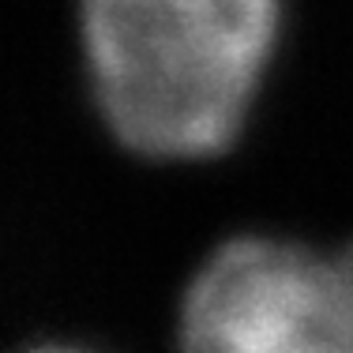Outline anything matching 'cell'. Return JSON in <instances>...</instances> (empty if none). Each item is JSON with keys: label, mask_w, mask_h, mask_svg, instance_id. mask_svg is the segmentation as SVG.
I'll return each instance as SVG.
<instances>
[{"label": "cell", "mask_w": 353, "mask_h": 353, "mask_svg": "<svg viewBox=\"0 0 353 353\" xmlns=\"http://www.w3.org/2000/svg\"><path fill=\"white\" fill-rule=\"evenodd\" d=\"M41 353H68V350H41Z\"/></svg>", "instance_id": "obj_4"}, {"label": "cell", "mask_w": 353, "mask_h": 353, "mask_svg": "<svg viewBox=\"0 0 353 353\" xmlns=\"http://www.w3.org/2000/svg\"><path fill=\"white\" fill-rule=\"evenodd\" d=\"M339 259H342V271H346V282H350V297H353V248H346Z\"/></svg>", "instance_id": "obj_3"}, {"label": "cell", "mask_w": 353, "mask_h": 353, "mask_svg": "<svg viewBox=\"0 0 353 353\" xmlns=\"http://www.w3.org/2000/svg\"><path fill=\"white\" fill-rule=\"evenodd\" d=\"M181 353H350L353 297L339 256L237 237L192 274Z\"/></svg>", "instance_id": "obj_2"}, {"label": "cell", "mask_w": 353, "mask_h": 353, "mask_svg": "<svg viewBox=\"0 0 353 353\" xmlns=\"http://www.w3.org/2000/svg\"><path fill=\"white\" fill-rule=\"evenodd\" d=\"M102 121L143 158L222 154L279 38V0H79Z\"/></svg>", "instance_id": "obj_1"}]
</instances>
